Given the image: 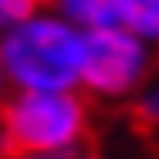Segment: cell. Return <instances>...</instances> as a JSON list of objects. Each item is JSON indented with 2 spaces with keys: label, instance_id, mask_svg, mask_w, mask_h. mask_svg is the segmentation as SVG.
<instances>
[{
  "label": "cell",
  "instance_id": "2",
  "mask_svg": "<svg viewBox=\"0 0 159 159\" xmlns=\"http://www.w3.org/2000/svg\"><path fill=\"white\" fill-rule=\"evenodd\" d=\"M0 59L17 90H73L83 73V35L66 17H31L4 35Z\"/></svg>",
  "mask_w": 159,
  "mask_h": 159
},
{
  "label": "cell",
  "instance_id": "5",
  "mask_svg": "<svg viewBox=\"0 0 159 159\" xmlns=\"http://www.w3.org/2000/svg\"><path fill=\"white\" fill-rule=\"evenodd\" d=\"M114 17L118 28L159 42V0H114Z\"/></svg>",
  "mask_w": 159,
  "mask_h": 159
},
{
  "label": "cell",
  "instance_id": "4",
  "mask_svg": "<svg viewBox=\"0 0 159 159\" xmlns=\"http://www.w3.org/2000/svg\"><path fill=\"white\" fill-rule=\"evenodd\" d=\"M48 7H56L59 17H66L69 24H83V28H118L114 17V0H52Z\"/></svg>",
  "mask_w": 159,
  "mask_h": 159
},
{
  "label": "cell",
  "instance_id": "3",
  "mask_svg": "<svg viewBox=\"0 0 159 159\" xmlns=\"http://www.w3.org/2000/svg\"><path fill=\"white\" fill-rule=\"evenodd\" d=\"M152 59L145 38L131 35L128 28H90L83 31V73L80 83L87 93L125 97L149 73Z\"/></svg>",
  "mask_w": 159,
  "mask_h": 159
},
{
  "label": "cell",
  "instance_id": "1",
  "mask_svg": "<svg viewBox=\"0 0 159 159\" xmlns=\"http://www.w3.org/2000/svg\"><path fill=\"white\" fill-rule=\"evenodd\" d=\"M93 145V107L76 90H17L0 100V159Z\"/></svg>",
  "mask_w": 159,
  "mask_h": 159
},
{
  "label": "cell",
  "instance_id": "7",
  "mask_svg": "<svg viewBox=\"0 0 159 159\" xmlns=\"http://www.w3.org/2000/svg\"><path fill=\"white\" fill-rule=\"evenodd\" d=\"M48 4L52 0H0V31H11L17 24L38 17V11Z\"/></svg>",
  "mask_w": 159,
  "mask_h": 159
},
{
  "label": "cell",
  "instance_id": "6",
  "mask_svg": "<svg viewBox=\"0 0 159 159\" xmlns=\"http://www.w3.org/2000/svg\"><path fill=\"white\" fill-rule=\"evenodd\" d=\"M131 128L139 131L142 139H156L159 135V90L142 93L135 104H131Z\"/></svg>",
  "mask_w": 159,
  "mask_h": 159
},
{
  "label": "cell",
  "instance_id": "8",
  "mask_svg": "<svg viewBox=\"0 0 159 159\" xmlns=\"http://www.w3.org/2000/svg\"><path fill=\"white\" fill-rule=\"evenodd\" d=\"M28 159H100L93 145H76V149H62V152H45V156H28Z\"/></svg>",
  "mask_w": 159,
  "mask_h": 159
}]
</instances>
